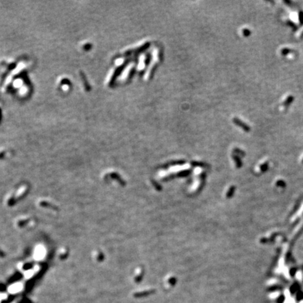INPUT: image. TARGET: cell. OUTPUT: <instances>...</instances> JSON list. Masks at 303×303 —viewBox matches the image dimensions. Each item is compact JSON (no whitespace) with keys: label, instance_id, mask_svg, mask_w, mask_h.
<instances>
[{"label":"cell","instance_id":"6da1fadb","mask_svg":"<svg viewBox=\"0 0 303 303\" xmlns=\"http://www.w3.org/2000/svg\"><path fill=\"white\" fill-rule=\"evenodd\" d=\"M293 100H294V97H293V96H289L286 99V100L284 101L283 105L284 106L285 108H288V107L293 102Z\"/></svg>","mask_w":303,"mask_h":303},{"label":"cell","instance_id":"7a4b0ae2","mask_svg":"<svg viewBox=\"0 0 303 303\" xmlns=\"http://www.w3.org/2000/svg\"><path fill=\"white\" fill-rule=\"evenodd\" d=\"M235 122L236 123V124H238L239 126H240L241 127H242L243 129H244L245 130H246V131H248V130H250V127L248 125H246V124H245L244 123H243V122H241V121H239V120H238V119H236L235 120Z\"/></svg>","mask_w":303,"mask_h":303},{"label":"cell","instance_id":"3957f363","mask_svg":"<svg viewBox=\"0 0 303 303\" xmlns=\"http://www.w3.org/2000/svg\"><path fill=\"white\" fill-rule=\"evenodd\" d=\"M281 53L283 56H286L288 54H289L290 53H293V50L290 49L288 48H283L281 50Z\"/></svg>","mask_w":303,"mask_h":303},{"label":"cell","instance_id":"277c9868","mask_svg":"<svg viewBox=\"0 0 303 303\" xmlns=\"http://www.w3.org/2000/svg\"><path fill=\"white\" fill-rule=\"evenodd\" d=\"M299 21H300V25H303V12L300 11L299 13Z\"/></svg>","mask_w":303,"mask_h":303},{"label":"cell","instance_id":"5b68a950","mask_svg":"<svg viewBox=\"0 0 303 303\" xmlns=\"http://www.w3.org/2000/svg\"><path fill=\"white\" fill-rule=\"evenodd\" d=\"M287 24L288 25H290V26H291L292 28H293V29H294V30H296L297 29V26L295 25L293 22H291V21H288Z\"/></svg>","mask_w":303,"mask_h":303},{"label":"cell","instance_id":"8992f818","mask_svg":"<svg viewBox=\"0 0 303 303\" xmlns=\"http://www.w3.org/2000/svg\"><path fill=\"white\" fill-rule=\"evenodd\" d=\"M243 33H244L245 36H248V35H250V34H251V32H250V30H248V29H244V30H243Z\"/></svg>","mask_w":303,"mask_h":303},{"label":"cell","instance_id":"52a82bcc","mask_svg":"<svg viewBox=\"0 0 303 303\" xmlns=\"http://www.w3.org/2000/svg\"><path fill=\"white\" fill-rule=\"evenodd\" d=\"M302 37H303V31L302 32Z\"/></svg>","mask_w":303,"mask_h":303}]
</instances>
